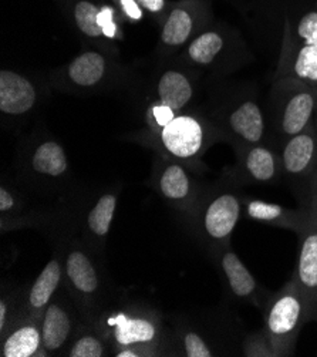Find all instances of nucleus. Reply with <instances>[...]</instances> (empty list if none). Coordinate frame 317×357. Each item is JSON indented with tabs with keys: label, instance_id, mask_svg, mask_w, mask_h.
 <instances>
[{
	"label": "nucleus",
	"instance_id": "393cba45",
	"mask_svg": "<svg viewBox=\"0 0 317 357\" xmlns=\"http://www.w3.org/2000/svg\"><path fill=\"white\" fill-rule=\"evenodd\" d=\"M65 17L79 31L82 38L90 42L94 47L118 56V49L113 47L105 39L98 16L102 0H57Z\"/></svg>",
	"mask_w": 317,
	"mask_h": 357
},
{
	"label": "nucleus",
	"instance_id": "7c9ffc66",
	"mask_svg": "<svg viewBox=\"0 0 317 357\" xmlns=\"http://www.w3.org/2000/svg\"><path fill=\"white\" fill-rule=\"evenodd\" d=\"M110 2L116 6L124 23H139L147 16L138 0H110Z\"/></svg>",
	"mask_w": 317,
	"mask_h": 357
},
{
	"label": "nucleus",
	"instance_id": "9b49d317",
	"mask_svg": "<svg viewBox=\"0 0 317 357\" xmlns=\"http://www.w3.org/2000/svg\"><path fill=\"white\" fill-rule=\"evenodd\" d=\"M280 77L317 87V6L286 17L273 79Z\"/></svg>",
	"mask_w": 317,
	"mask_h": 357
},
{
	"label": "nucleus",
	"instance_id": "7ed1b4c3",
	"mask_svg": "<svg viewBox=\"0 0 317 357\" xmlns=\"http://www.w3.org/2000/svg\"><path fill=\"white\" fill-rule=\"evenodd\" d=\"M64 266V287L76 302L86 324L111 305V280L102 255L80 236L64 239L57 246Z\"/></svg>",
	"mask_w": 317,
	"mask_h": 357
},
{
	"label": "nucleus",
	"instance_id": "6ab92c4d",
	"mask_svg": "<svg viewBox=\"0 0 317 357\" xmlns=\"http://www.w3.org/2000/svg\"><path fill=\"white\" fill-rule=\"evenodd\" d=\"M299 241V258L292 278L306 299L310 322L317 324V183L311 194L309 222Z\"/></svg>",
	"mask_w": 317,
	"mask_h": 357
},
{
	"label": "nucleus",
	"instance_id": "a878e982",
	"mask_svg": "<svg viewBox=\"0 0 317 357\" xmlns=\"http://www.w3.org/2000/svg\"><path fill=\"white\" fill-rule=\"evenodd\" d=\"M2 357H40L45 356L42 342V317L24 316L0 336Z\"/></svg>",
	"mask_w": 317,
	"mask_h": 357
},
{
	"label": "nucleus",
	"instance_id": "a211bd4d",
	"mask_svg": "<svg viewBox=\"0 0 317 357\" xmlns=\"http://www.w3.org/2000/svg\"><path fill=\"white\" fill-rule=\"evenodd\" d=\"M82 324L83 317L79 307L63 284L42 314L45 356H63Z\"/></svg>",
	"mask_w": 317,
	"mask_h": 357
},
{
	"label": "nucleus",
	"instance_id": "cd10ccee",
	"mask_svg": "<svg viewBox=\"0 0 317 357\" xmlns=\"http://www.w3.org/2000/svg\"><path fill=\"white\" fill-rule=\"evenodd\" d=\"M22 317H24L23 287L8 292L3 289L0 299V336H3Z\"/></svg>",
	"mask_w": 317,
	"mask_h": 357
},
{
	"label": "nucleus",
	"instance_id": "c756f323",
	"mask_svg": "<svg viewBox=\"0 0 317 357\" xmlns=\"http://www.w3.org/2000/svg\"><path fill=\"white\" fill-rule=\"evenodd\" d=\"M26 197L13 185L0 187V218H15L26 212Z\"/></svg>",
	"mask_w": 317,
	"mask_h": 357
},
{
	"label": "nucleus",
	"instance_id": "f257e3e1",
	"mask_svg": "<svg viewBox=\"0 0 317 357\" xmlns=\"http://www.w3.org/2000/svg\"><path fill=\"white\" fill-rule=\"evenodd\" d=\"M116 357L172 356L168 320L144 302H121L104 309L91 324Z\"/></svg>",
	"mask_w": 317,
	"mask_h": 357
},
{
	"label": "nucleus",
	"instance_id": "423d86ee",
	"mask_svg": "<svg viewBox=\"0 0 317 357\" xmlns=\"http://www.w3.org/2000/svg\"><path fill=\"white\" fill-rule=\"evenodd\" d=\"M172 336V356L217 357L240 354L243 333L238 322L226 314L195 319L178 314L169 320Z\"/></svg>",
	"mask_w": 317,
	"mask_h": 357
},
{
	"label": "nucleus",
	"instance_id": "6e6552de",
	"mask_svg": "<svg viewBox=\"0 0 317 357\" xmlns=\"http://www.w3.org/2000/svg\"><path fill=\"white\" fill-rule=\"evenodd\" d=\"M243 197L245 194L236 185L224 178L215 184L205 185L188 222L208 254L231 243L232 234L243 215Z\"/></svg>",
	"mask_w": 317,
	"mask_h": 357
},
{
	"label": "nucleus",
	"instance_id": "c85d7f7f",
	"mask_svg": "<svg viewBox=\"0 0 317 357\" xmlns=\"http://www.w3.org/2000/svg\"><path fill=\"white\" fill-rule=\"evenodd\" d=\"M240 354L246 357H276L263 328L243 333L240 340Z\"/></svg>",
	"mask_w": 317,
	"mask_h": 357
},
{
	"label": "nucleus",
	"instance_id": "bb28decb",
	"mask_svg": "<svg viewBox=\"0 0 317 357\" xmlns=\"http://www.w3.org/2000/svg\"><path fill=\"white\" fill-rule=\"evenodd\" d=\"M65 357H105V356H111V349L109 343L104 340V337L97 332V329L86 324L83 320V324L73 337V340L70 342L67 346L64 354Z\"/></svg>",
	"mask_w": 317,
	"mask_h": 357
},
{
	"label": "nucleus",
	"instance_id": "412c9836",
	"mask_svg": "<svg viewBox=\"0 0 317 357\" xmlns=\"http://www.w3.org/2000/svg\"><path fill=\"white\" fill-rule=\"evenodd\" d=\"M120 194V185L105 188L100 191L80 213V238L100 254H104L105 251V243H107L111 231Z\"/></svg>",
	"mask_w": 317,
	"mask_h": 357
},
{
	"label": "nucleus",
	"instance_id": "9d476101",
	"mask_svg": "<svg viewBox=\"0 0 317 357\" xmlns=\"http://www.w3.org/2000/svg\"><path fill=\"white\" fill-rule=\"evenodd\" d=\"M125 68L117 57L101 49H87L54 70L50 86L65 94H100L121 84Z\"/></svg>",
	"mask_w": 317,
	"mask_h": 357
},
{
	"label": "nucleus",
	"instance_id": "ddd939ff",
	"mask_svg": "<svg viewBox=\"0 0 317 357\" xmlns=\"http://www.w3.org/2000/svg\"><path fill=\"white\" fill-rule=\"evenodd\" d=\"M195 174L198 171L184 162L155 154L147 184L168 206L188 221L205 190Z\"/></svg>",
	"mask_w": 317,
	"mask_h": 357
},
{
	"label": "nucleus",
	"instance_id": "473e14b6",
	"mask_svg": "<svg viewBox=\"0 0 317 357\" xmlns=\"http://www.w3.org/2000/svg\"><path fill=\"white\" fill-rule=\"evenodd\" d=\"M314 123H316V128H317V114H316V117H314Z\"/></svg>",
	"mask_w": 317,
	"mask_h": 357
},
{
	"label": "nucleus",
	"instance_id": "f8f14e48",
	"mask_svg": "<svg viewBox=\"0 0 317 357\" xmlns=\"http://www.w3.org/2000/svg\"><path fill=\"white\" fill-rule=\"evenodd\" d=\"M261 312L276 357L293 356L299 335L310 322L309 307L296 280L291 278L280 289L270 292Z\"/></svg>",
	"mask_w": 317,
	"mask_h": 357
},
{
	"label": "nucleus",
	"instance_id": "4468645a",
	"mask_svg": "<svg viewBox=\"0 0 317 357\" xmlns=\"http://www.w3.org/2000/svg\"><path fill=\"white\" fill-rule=\"evenodd\" d=\"M284 181L300 205H309L317 183V128L313 121L279 147Z\"/></svg>",
	"mask_w": 317,
	"mask_h": 357
},
{
	"label": "nucleus",
	"instance_id": "1a4fd4ad",
	"mask_svg": "<svg viewBox=\"0 0 317 357\" xmlns=\"http://www.w3.org/2000/svg\"><path fill=\"white\" fill-rule=\"evenodd\" d=\"M254 60L238 30L214 22L185 46L180 54V63L217 76H228Z\"/></svg>",
	"mask_w": 317,
	"mask_h": 357
},
{
	"label": "nucleus",
	"instance_id": "0eeeda50",
	"mask_svg": "<svg viewBox=\"0 0 317 357\" xmlns=\"http://www.w3.org/2000/svg\"><path fill=\"white\" fill-rule=\"evenodd\" d=\"M316 114V86L293 77L273 79L266 113L269 144L279 150L286 139L307 128Z\"/></svg>",
	"mask_w": 317,
	"mask_h": 357
},
{
	"label": "nucleus",
	"instance_id": "2f4dec72",
	"mask_svg": "<svg viewBox=\"0 0 317 357\" xmlns=\"http://www.w3.org/2000/svg\"><path fill=\"white\" fill-rule=\"evenodd\" d=\"M138 3L147 16L153 17L160 24L172 2H169V0H138Z\"/></svg>",
	"mask_w": 317,
	"mask_h": 357
},
{
	"label": "nucleus",
	"instance_id": "5701e85b",
	"mask_svg": "<svg viewBox=\"0 0 317 357\" xmlns=\"http://www.w3.org/2000/svg\"><path fill=\"white\" fill-rule=\"evenodd\" d=\"M300 208H288L285 205L268 202L262 199H255L249 197H243V209L242 213L245 218L254 222L265 224L269 227H276L280 229H286L297 236L306 229L310 217V204L299 205Z\"/></svg>",
	"mask_w": 317,
	"mask_h": 357
},
{
	"label": "nucleus",
	"instance_id": "aec40b11",
	"mask_svg": "<svg viewBox=\"0 0 317 357\" xmlns=\"http://www.w3.org/2000/svg\"><path fill=\"white\" fill-rule=\"evenodd\" d=\"M201 73L178 61V64L167 66L157 75L153 87V98L177 114L185 113L192 105Z\"/></svg>",
	"mask_w": 317,
	"mask_h": 357
},
{
	"label": "nucleus",
	"instance_id": "dca6fc26",
	"mask_svg": "<svg viewBox=\"0 0 317 357\" xmlns=\"http://www.w3.org/2000/svg\"><path fill=\"white\" fill-rule=\"evenodd\" d=\"M236 161L224 169L228 183L239 185H275L284 181L279 150L269 142L246 146L235 150Z\"/></svg>",
	"mask_w": 317,
	"mask_h": 357
},
{
	"label": "nucleus",
	"instance_id": "2eb2a0df",
	"mask_svg": "<svg viewBox=\"0 0 317 357\" xmlns=\"http://www.w3.org/2000/svg\"><path fill=\"white\" fill-rule=\"evenodd\" d=\"M214 22L210 0H178L172 2L160 23L158 53L169 57L185 46Z\"/></svg>",
	"mask_w": 317,
	"mask_h": 357
},
{
	"label": "nucleus",
	"instance_id": "f3484780",
	"mask_svg": "<svg viewBox=\"0 0 317 357\" xmlns=\"http://www.w3.org/2000/svg\"><path fill=\"white\" fill-rule=\"evenodd\" d=\"M222 280L226 299L233 303L252 305L262 310L269 291L245 266L232 245H224L209 254Z\"/></svg>",
	"mask_w": 317,
	"mask_h": 357
},
{
	"label": "nucleus",
	"instance_id": "f03ea898",
	"mask_svg": "<svg viewBox=\"0 0 317 357\" xmlns=\"http://www.w3.org/2000/svg\"><path fill=\"white\" fill-rule=\"evenodd\" d=\"M134 142L151 149L165 158L184 162L198 172L205 169L202 158L217 142H224L222 134L206 113L188 110L175 116L155 131L139 130L131 135Z\"/></svg>",
	"mask_w": 317,
	"mask_h": 357
},
{
	"label": "nucleus",
	"instance_id": "4be33fe9",
	"mask_svg": "<svg viewBox=\"0 0 317 357\" xmlns=\"http://www.w3.org/2000/svg\"><path fill=\"white\" fill-rule=\"evenodd\" d=\"M36 82L12 68L0 71V113L5 119L19 120L29 116L40 102Z\"/></svg>",
	"mask_w": 317,
	"mask_h": 357
},
{
	"label": "nucleus",
	"instance_id": "20e7f679",
	"mask_svg": "<svg viewBox=\"0 0 317 357\" xmlns=\"http://www.w3.org/2000/svg\"><path fill=\"white\" fill-rule=\"evenodd\" d=\"M16 167L19 183L40 197L63 195L73 185L65 149L46 132L30 135L22 142Z\"/></svg>",
	"mask_w": 317,
	"mask_h": 357
},
{
	"label": "nucleus",
	"instance_id": "b1692460",
	"mask_svg": "<svg viewBox=\"0 0 317 357\" xmlns=\"http://www.w3.org/2000/svg\"><path fill=\"white\" fill-rule=\"evenodd\" d=\"M64 284V266L60 249L57 248L52 259L40 275L29 287H23L24 316H40Z\"/></svg>",
	"mask_w": 317,
	"mask_h": 357
},
{
	"label": "nucleus",
	"instance_id": "39448f33",
	"mask_svg": "<svg viewBox=\"0 0 317 357\" xmlns=\"http://www.w3.org/2000/svg\"><path fill=\"white\" fill-rule=\"evenodd\" d=\"M222 134L224 142L235 150L269 142L266 114L249 86L222 90L206 113Z\"/></svg>",
	"mask_w": 317,
	"mask_h": 357
}]
</instances>
